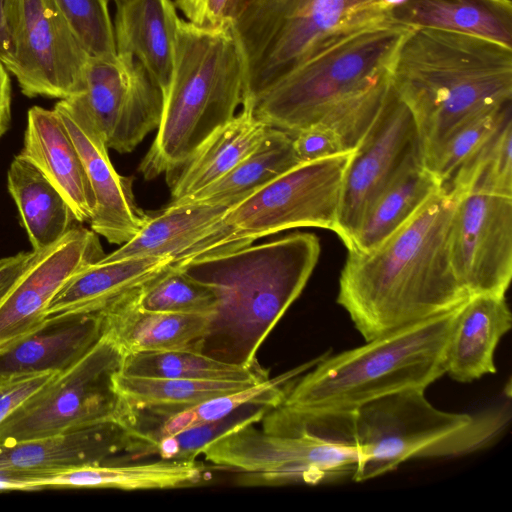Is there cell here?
I'll return each instance as SVG.
<instances>
[{
    "label": "cell",
    "instance_id": "ffe728a7",
    "mask_svg": "<svg viewBox=\"0 0 512 512\" xmlns=\"http://www.w3.org/2000/svg\"><path fill=\"white\" fill-rule=\"evenodd\" d=\"M20 156L35 165L61 192L77 222H89L96 200L82 159L56 111L33 106L27 113Z\"/></svg>",
    "mask_w": 512,
    "mask_h": 512
},
{
    "label": "cell",
    "instance_id": "1f68e13d",
    "mask_svg": "<svg viewBox=\"0 0 512 512\" xmlns=\"http://www.w3.org/2000/svg\"><path fill=\"white\" fill-rule=\"evenodd\" d=\"M423 163L405 168L366 213L348 251H369L396 231L438 189Z\"/></svg>",
    "mask_w": 512,
    "mask_h": 512
},
{
    "label": "cell",
    "instance_id": "5b68a950",
    "mask_svg": "<svg viewBox=\"0 0 512 512\" xmlns=\"http://www.w3.org/2000/svg\"><path fill=\"white\" fill-rule=\"evenodd\" d=\"M252 425L205 446V459L244 472L242 485H319L354 476L358 443L354 411L279 405Z\"/></svg>",
    "mask_w": 512,
    "mask_h": 512
},
{
    "label": "cell",
    "instance_id": "60d3db41",
    "mask_svg": "<svg viewBox=\"0 0 512 512\" xmlns=\"http://www.w3.org/2000/svg\"><path fill=\"white\" fill-rule=\"evenodd\" d=\"M293 148L300 163L350 153L340 139L321 125H311L292 134Z\"/></svg>",
    "mask_w": 512,
    "mask_h": 512
},
{
    "label": "cell",
    "instance_id": "ac0fdd59",
    "mask_svg": "<svg viewBox=\"0 0 512 512\" xmlns=\"http://www.w3.org/2000/svg\"><path fill=\"white\" fill-rule=\"evenodd\" d=\"M229 208L198 202L170 203L162 212L149 216L132 239L100 261L159 257L178 264L229 250L222 227V218Z\"/></svg>",
    "mask_w": 512,
    "mask_h": 512
},
{
    "label": "cell",
    "instance_id": "44dd1931",
    "mask_svg": "<svg viewBox=\"0 0 512 512\" xmlns=\"http://www.w3.org/2000/svg\"><path fill=\"white\" fill-rule=\"evenodd\" d=\"M511 325L505 295L469 296L458 308L445 344L444 373L461 383L494 374L496 347Z\"/></svg>",
    "mask_w": 512,
    "mask_h": 512
},
{
    "label": "cell",
    "instance_id": "d6a6232c",
    "mask_svg": "<svg viewBox=\"0 0 512 512\" xmlns=\"http://www.w3.org/2000/svg\"><path fill=\"white\" fill-rule=\"evenodd\" d=\"M253 382L148 377L127 375L120 370L113 376L115 391L126 409H176L251 386Z\"/></svg>",
    "mask_w": 512,
    "mask_h": 512
},
{
    "label": "cell",
    "instance_id": "3957f363",
    "mask_svg": "<svg viewBox=\"0 0 512 512\" xmlns=\"http://www.w3.org/2000/svg\"><path fill=\"white\" fill-rule=\"evenodd\" d=\"M389 77L413 115L429 170L461 125L512 100V48L468 34L410 29Z\"/></svg>",
    "mask_w": 512,
    "mask_h": 512
},
{
    "label": "cell",
    "instance_id": "7bdbcfd3",
    "mask_svg": "<svg viewBox=\"0 0 512 512\" xmlns=\"http://www.w3.org/2000/svg\"><path fill=\"white\" fill-rule=\"evenodd\" d=\"M187 21L201 28L216 29L231 22L232 0H175Z\"/></svg>",
    "mask_w": 512,
    "mask_h": 512
},
{
    "label": "cell",
    "instance_id": "f35d334b",
    "mask_svg": "<svg viewBox=\"0 0 512 512\" xmlns=\"http://www.w3.org/2000/svg\"><path fill=\"white\" fill-rule=\"evenodd\" d=\"M390 87L388 75L332 106L315 124L332 131L352 152L378 116Z\"/></svg>",
    "mask_w": 512,
    "mask_h": 512
},
{
    "label": "cell",
    "instance_id": "b9f144b4",
    "mask_svg": "<svg viewBox=\"0 0 512 512\" xmlns=\"http://www.w3.org/2000/svg\"><path fill=\"white\" fill-rule=\"evenodd\" d=\"M57 374L45 372L0 378V424Z\"/></svg>",
    "mask_w": 512,
    "mask_h": 512
},
{
    "label": "cell",
    "instance_id": "4316f807",
    "mask_svg": "<svg viewBox=\"0 0 512 512\" xmlns=\"http://www.w3.org/2000/svg\"><path fill=\"white\" fill-rule=\"evenodd\" d=\"M388 22L473 35L512 48L511 0H407L389 11Z\"/></svg>",
    "mask_w": 512,
    "mask_h": 512
},
{
    "label": "cell",
    "instance_id": "9a60e30c",
    "mask_svg": "<svg viewBox=\"0 0 512 512\" xmlns=\"http://www.w3.org/2000/svg\"><path fill=\"white\" fill-rule=\"evenodd\" d=\"M454 273L468 294L505 295L512 277V197H456L448 233Z\"/></svg>",
    "mask_w": 512,
    "mask_h": 512
},
{
    "label": "cell",
    "instance_id": "f907efd6",
    "mask_svg": "<svg viewBox=\"0 0 512 512\" xmlns=\"http://www.w3.org/2000/svg\"><path fill=\"white\" fill-rule=\"evenodd\" d=\"M115 3L121 2L123 0H113Z\"/></svg>",
    "mask_w": 512,
    "mask_h": 512
},
{
    "label": "cell",
    "instance_id": "4dcf8cb0",
    "mask_svg": "<svg viewBox=\"0 0 512 512\" xmlns=\"http://www.w3.org/2000/svg\"><path fill=\"white\" fill-rule=\"evenodd\" d=\"M298 164L292 135L269 127L262 141L226 175L179 202L232 207Z\"/></svg>",
    "mask_w": 512,
    "mask_h": 512
},
{
    "label": "cell",
    "instance_id": "7dc6e473",
    "mask_svg": "<svg viewBox=\"0 0 512 512\" xmlns=\"http://www.w3.org/2000/svg\"><path fill=\"white\" fill-rule=\"evenodd\" d=\"M11 121V81L9 71L0 62V138Z\"/></svg>",
    "mask_w": 512,
    "mask_h": 512
},
{
    "label": "cell",
    "instance_id": "30bf717a",
    "mask_svg": "<svg viewBox=\"0 0 512 512\" xmlns=\"http://www.w3.org/2000/svg\"><path fill=\"white\" fill-rule=\"evenodd\" d=\"M350 154L300 163L230 207L222 218L228 246L297 227L334 231Z\"/></svg>",
    "mask_w": 512,
    "mask_h": 512
},
{
    "label": "cell",
    "instance_id": "7a4b0ae2",
    "mask_svg": "<svg viewBox=\"0 0 512 512\" xmlns=\"http://www.w3.org/2000/svg\"><path fill=\"white\" fill-rule=\"evenodd\" d=\"M320 250L316 235L297 232L175 264L217 300L200 353L233 365L259 366L258 349L303 291Z\"/></svg>",
    "mask_w": 512,
    "mask_h": 512
},
{
    "label": "cell",
    "instance_id": "ee69618b",
    "mask_svg": "<svg viewBox=\"0 0 512 512\" xmlns=\"http://www.w3.org/2000/svg\"><path fill=\"white\" fill-rule=\"evenodd\" d=\"M15 57L14 35L11 21V0H0V62L8 71Z\"/></svg>",
    "mask_w": 512,
    "mask_h": 512
},
{
    "label": "cell",
    "instance_id": "7c38bea8",
    "mask_svg": "<svg viewBox=\"0 0 512 512\" xmlns=\"http://www.w3.org/2000/svg\"><path fill=\"white\" fill-rule=\"evenodd\" d=\"M416 163H423L417 125L391 84L378 116L351 152L343 173L334 232L347 249L382 192Z\"/></svg>",
    "mask_w": 512,
    "mask_h": 512
},
{
    "label": "cell",
    "instance_id": "c3c4849f",
    "mask_svg": "<svg viewBox=\"0 0 512 512\" xmlns=\"http://www.w3.org/2000/svg\"><path fill=\"white\" fill-rule=\"evenodd\" d=\"M255 0H232L230 20L237 19Z\"/></svg>",
    "mask_w": 512,
    "mask_h": 512
},
{
    "label": "cell",
    "instance_id": "7402d4cb",
    "mask_svg": "<svg viewBox=\"0 0 512 512\" xmlns=\"http://www.w3.org/2000/svg\"><path fill=\"white\" fill-rule=\"evenodd\" d=\"M317 361L268 378L238 391L219 395L200 403L176 408H148L134 410L133 435L135 457L147 456L150 446L159 438L187 428L222 419L246 404H260L271 408L283 403L292 382Z\"/></svg>",
    "mask_w": 512,
    "mask_h": 512
},
{
    "label": "cell",
    "instance_id": "52a82bcc",
    "mask_svg": "<svg viewBox=\"0 0 512 512\" xmlns=\"http://www.w3.org/2000/svg\"><path fill=\"white\" fill-rule=\"evenodd\" d=\"M388 22L381 0H255L232 27L244 59V101L255 100L306 60Z\"/></svg>",
    "mask_w": 512,
    "mask_h": 512
},
{
    "label": "cell",
    "instance_id": "74e56055",
    "mask_svg": "<svg viewBox=\"0 0 512 512\" xmlns=\"http://www.w3.org/2000/svg\"><path fill=\"white\" fill-rule=\"evenodd\" d=\"M271 407L246 404L217 421L196 425L156 440L147 455L157 454L167 460H196L207 444L213 440L260 422Z\"/></svg>",
    "mask_w": 512,
    "mask_h": 512
},
{
    "label": "cell",
    "instance_id": "836d02e7",
    "mask_svg": "<svg viewBox=\"0 0 512 512\" xmlns=\"http://www.w3.org/2000/svg\"><path fill=\"white\" fill-rule=\"evenodd\" d=\"M120 372L127 375L258 383L269 378L257 367L218 361L200 352L175 350L141 352L124 356Z\"/></svg>",
    "mask_w": 512,
    "mask_h": 512
},
{
    "label": "cell",
    "instance_id": "8992f818",
    "mask_svg": "<svg viewBox=\"0 0 512 512\" xmlns=\"http://www.w3.org/2000/svg\"><path fill=\"white\" fill-rule=\"evenodd\" d=\"M458 308L400 327L357 348L323 356L311 371L292 382L282 404L355 411L393 393L425 390L445 374L443 352Z\"/></svg>",
    "mask_w": 512,
    "mask_h": 512
},
{
    "label": "cell",
    "instance_id": "e575fe53",
    "mask_svg": "<svg viewBox=\"0 0 512 512\" xmlns=\"http://www.w3.org/2000/svg\"><path fill=\"white\" fill-rule=\"evenodd\" d=\"M441 189L455 197L467 192L512 197V118Z\"/></svg>",
    "mask_w": 512,
    "mask_h": 512
},
{
    "label": "cell",
    "instance_id": "681fc988",
    "mask_svg": "<svg viewBox=\"0 0 512 512\" xmlns=\"http://www.w3.org/2000/svg\"><path fill=\"white\" fill-rule=\"evenodd\" d=\"M381 1H382L383 5L386 7V9L388 10V13H389L390 10H392L395 7H398V6L402 5L407 0H381Z\"/></svg>",
    "mask_w": 512,
    "mask_h": 512
},
{
    "label": "cell",
    "instance_id": "bcb514c9",
    "mask_svg": "<svg viewBox=\"0 0 512 512\" xmlns=\"http://www.w3.org/2000/svg\"><path fill=\"white\" fill-rule=\"evenodd\" d=\"M49 474L0 471V491L42 490L41 481Z\"/></svg>",
    "mask_w": 512,
    "mask_h": 512
},
{
    "label": "cell",
    "instance_id": "8d00e7d4",
    "mask_svg": "<svg viewBox=\"0 0 512 512\" xmlns=\"http://www.w3.org/2000/svg\"><path fill=\"white\" fill-rule=\"evenodd\" d=\"M512 100L486 110L461 125L445 142L430 167L441 188L467 164L510 118Z\"/></svg>",
    "mask_w": 512,
    "mask_h": 512
},
{
    "label": "cell",
    "instance_id": "f1b7e54d",
    "mask_svg": "<svg viewBox=\"0 0 512 512\" xmlns=\"http://www.w3.org/2000/svg\"><path fill=\"white\" fill-rule=\"evenodd\" d=\"M7 186L33 251L49 248L75 227L76 217L61 192L19 154L10 164Z\"/></svg>",
    "mask_w": 512,
    "mask_h": 512
},
{
    "label": "cell",
    "instance_id": "ba28073f",
    "mask_svg": "<svg viewBox=\"0 0 512 512\" xmlns=\"http://www.w3.org/2000/svg\"><path fill=\"white\" fill-rule=\"evenodd\" d=\"M409 30L386 22L332 44L260 95L254 115L291 135L314 125L332 106L389 75Z\"/></svg>",
    "mask_w": 512,
    "mask_h": 512
},
{
    "label": "cell",
    "instance_id": "ab89813d",
    "mask_svg": "<svg viewBox=\"0 0 512 512\" xmlns=\"http://www.w3.org/2000/svg\"><path fill=\"white\" fill-rule=\"evenodd\" d=\"M89 57L116 54L109 0H53Z\"/></svg>",
    "mask_w": 512,
    "mask_h": 512
},
{
    "label": "cell",
    "instance_id": "2e32d148",
    "mask_svg": "<svg viewBox=\"0 0 512 512\" xmlns=\"http://www.w3.org/2000/svg\"><path fill=\"white\" fill-rule=\"evenodd\" d=\"M104 256L98 234L83 227H73L49 248L34 251L0 301V354L39 330L49 304L64 285Z\"/></svg>",
    "mask_w": 512,
    "mask_h": 512
},
{
    "label": "cell",
    "instance_id": "6da1fadb",
    "mask_svg": "<svg viewBox=\"0 0 512 512\" xmlns=\"http://www.w3.org/2000/svg\"><path fill=\"white\" fill-rule=\"evenodd\" d=\"M455 202L439 188L378 246L348 251L337 303L365 341L452 311L469 298L449 256Z\"/></svg>",
    "mask_w": 512,
    "mask_h": 512
},
{
    "label": "cell",
    "instance_id": "9c48e42d",
    "mask_svg": "<svg viewBox=\"0 0 512 512\" xmlns=\"http://www.w3.org/2000/svg\"><path fill=\"white\" fill-rule=\"evenodd\" d=\"M124 356L104 332L76 363L0 424V443L54 436L109 421L129 424L130 413L113 385Z\"/></svg>",
    "mask_w": 512,
    "mask_h": 512
},
{
    "label": "cell",
    "instance_id": "f546056e",
    "mask_svg": "<svg viewBox=\"0 0 512 512\" xmlns=\"http://www.w3.org/2000/svg\"><path fill=\"white\" fill-rule=\"evenodd\" d=\"M205 480L204 467L196 460L161 459L143 464H90L46 475L45 488H108L151 490L186 488Z\"/></svg>",
    "mask_w": 512,
    "mask_h": 512
},
{
    "label": "cell",
    "instance_id": "e0dca14e",
    "mask_svg": "<svg viewBox=\"0 0 512 512\" xmlns=\"http://www.w3.org/2000/svg\"><path fill=\"white\" fill-rule=\"evenodd\" d=\"M54 110L79 152L95 196L91 230L109 243H126L149 218L136 204L132 179L116 172L100 130L76 97L58 101Z\"/></svg>",
    "mask_w": 512,
    "mask_h": 512
},
{
    "label": "cell",
    "instance_id": "4fadbf2b",
    "mask_svg": "<svg viewBox=\"0 0 512 512\" xmlns=\"http://www.w3.org/2000/svg\"><path fill=\"white\" fill-rule=\"evenodd\" d=\"M15 57L9 73L28 97L67 99L84 89L89 56L53 0H11Z\"/></svg>",
    "mask_w": 512,
    "mask_h": 512
},
{
    "label": "cell",
    "instance_id": "83f0119b",
    "mask_svg": "<svg viewBox=\"0 0 512 512\" xmlns=\"http://www.w3.org/2000/svg\"><path fill=\"white\" fill-rule=\"evenodd\" d=\"M254 104L242 109L215 131L181 168L172 188L171 203L195 194L226 175L264 138L268 126L254 115Z\"/></svg>",
    "mask_w": 512,
    "mask_h": 512
},
{
    "label": "cell",
    "instance_id": "603a6c76",
    "mask_svg": "<svg viewBox=\"0 0 512 512\" xmlns=\"http://www.w3.org/2000/svg\"><path fill=\"white\" fill-rule=\"evenodd\" d=\"M134 291L98 313L104 332L125 355L175 350L200 352L213 314L146 311L136 304Z\"/></svg>",
    "mask_w": 512,
    "mask_h": 512
},
{
    "label": "cell",
    "instance_id": "277c9868",
    "mask_svg": "<svg viewBox=\"0 0 512 512\" xmlns=\"http://www.w3.org/2000/svg\"><path fill=\"white\" fill-rule=\"evenodd\" d=\"M244 98V59L232 23L198 27L180 20L160 124L139 171L145 179L180 170Z\"/></svg>",
    "mask_w": 512,
    "mask_h": 512
},
{
    "label": "cell",
    "instance_id": "f6af8a7d",
    "mask_svg": "<svg viewBox=\"0 0 512 512\" xmlns=\"http://www.w3.org/2000/svg\"><path fill=\"white\" fill-rule=\"evenodd\" d=\"M33 256L32 250L0 258V301L23 273Z\"/></svg>",
    "mask_w": 512,
    "mask_h": 512
},
{
    "label": "cell",
    "instance_id": "484cf974",
    "mask_svg": "<svg viewBox=\"0 0 512 512\" xmlns=\"http://www.w3.org/2000/svg\"><path fill=\"white\" fill-rule=\"evenodd\" d=\"M174 262L170 258H128L98 261L76 273L46 310V320L77 314H98Z\"/></svg>",
    "mask_w": 512,
    "mask_h": 512
},
{
    "label": "cell",
    "instance_id": "d6986e66",
    "mask_svg": "<svg viewBox=\"0 0 512 512\" xmlns=\"http://www.w3.org/2000/svg\"><path fill=\"white\" fill-rule=\"evenodd\" d=\"M130 424L109 421L54 436L0 443V471L53 474L130 452Z\"/></svg>",
    "mask_w": 512,
    "mask_h": 512
},
{
    "label": "cell",
    "instance_id": "d4e9b609",
    "mask_svg": "<svg viewBox=\"0 0 512 512\" xmlns=\"http://www.w3.org/2000/svg\"><path fill=\"white\" fill-rule=\"evenodd\" d=\"M103 333L100 314L48 319L39 330L0 354V378L61 373L76 363Z\"/></svg>",
    "mask_w": 512,
    "mask_h": 512
},
{
    "label": "cell",
    "instance_id": "5bb4252c",
    "mask_svg": "<svg viewBox=\"0 0 512 512\" xmlns=\"http://www.w3.org/2000/svg\"><path fill=\"white\" fill-rule=\"evenodd\" d=\"M74 97L89 113L107 147L119 153L134 150L160 124L162 91L129 55L89 57L84 89Z\"/></svg>",
    "mask_w": 512,
    "mask_h": 512
},
{
    "label": "cell",
    "instance_id": "d590c367",
    "mask_svg": "<svg viewBox=\"0 0 512 512\" xmlns=\"http://www.w3.org/2000/svg\"><path fill=\"white\" fill-rule=\"evenodd\" d=\"M134 299L141 309L155 312L213 314L217 307L214 293L175 264L136 288Z\"/></svg>",
    "mask_w": 512,
    "mask_h": 512
},
{
    "label": "cell",
    "instance_id": "cb8c5ba5",
    "mask_svg": "<svg viewBox=\"0 0 512 512\" xmlns=\"http://www.w3.org/2000/svg\"><path fill=\"white\" fill-rule=\"evenodd\" d=\"M116 53L135 58L163 92L175 58L180 18L172 0H123L116 3Z\"/></svg>",
    "mask_w": 512,
    "mask_h": 512
},
{
    "label": "cell",
    "instance_id": "8fae6325",
    "mask_svg": "<svg viewBox=\"0 0 512 512\" xmlns=\"http://www.w3.org/2000/svg\"><path fill=\"white\" fill-rule=\"evenodd\" d=\"M424 389H408L354 411L358 443L355 482L371 480L413 458H433L437 447L469 424L473 415L442 411Z\"/></svg>",
    "mask_w": 512,
    "mask_h": 512
}]
</instances>
